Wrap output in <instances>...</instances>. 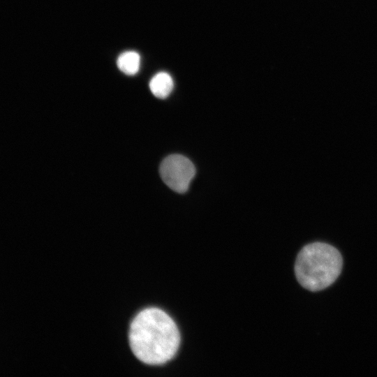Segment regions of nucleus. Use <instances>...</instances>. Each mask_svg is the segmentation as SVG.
<instances>
[{"instance_id":"f257e3e1","label":"nucleus","mask_w":377,"mask_h":377,"mask_svg":"<svg viewBox=\"0 0 377 377\" xmlns=\"http://www.w3.org/2000/svg\"><path fill=\"white\" fill-rule=\"evenodd\" d=\"M128 341L133 355L149 365L163 364L172 359L180 344L179 331L164 311L150 307L132 320Z\"/></svg>"},{"instance_id":"f03ea898","label":"nucleus","mask_w":377,"mask_h":377,"mask_svg":"<svg viewBox=\"0 0 377 377\" xmlns=\"http://www.w3.org/2000/svg\"><path fill=\"white\" fill-rule=\"evenodd\" d=\"M343 259L330 244L314 242L299 252L295 273L300 284L310 291H319L332 285L341 274Z\"/></svg>"},{"instance_id":"7ed1b4c3","label":"nucleus","mask_w":377,"mask_h":377,"mask_svg":"<svg viewBox=\"0 0 377 377\" xmlns=\"http://www.w3.org/2000/svg\"><path fill=\"white\" fill-rule=\"evenodd\" d=\"M195 174L193 163L186 157L172 154L160 165V175L164 183L177 193L186 192Z\"/></svg>"},{"instance_id":"20e7f679","label":"nucleus","mask_w":377,"mask_h":377,"mask_svg":"<svg viewBox=\"0 0 377 377\" xmlns=\"http://www.w3.org/2000/svg\"><path fill=\"white\" fill-rule=\"evenodd\" d=\"M174 83L172 77L166 72L154 75L149 82L151 93L158 98H167L172 91Z\"/></svg>"},{"instance_id":"39448f33","label":"nucleus","mask_w":377,"mask_h":377,"mask_svg":"<svg viewBox=\"0 0 377 377\" xmlns=\"http://www.w3.org/2000/svg\"><path fill=\"white\" fill-rule=\"evenodd\" d=\"M117 65L119 69L128 75L136 74L140 66V56L135 51H126L117 58Z\"/></svg>"}]
</instances>
